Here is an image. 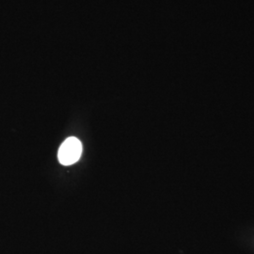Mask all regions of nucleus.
I'll return each mask as SVG.
<instances>
[{
	"mask_svg": "<svg viewBox=\"0 0 254 254\" xmlns=\"http://www.w3.org/2000/svg\"><path fill=\"white\" fill-rule=\"evenodd\" d=\"M82 154L80 140L74 136L68 137L61 146L59 151V160L64 166H70L77 162Z\"/></svg>",
	"mask_w": 254,
	"mask_h": 254,
	"instance_id": "obj_1",
	"label": "nucleus"
}]
</instances>
